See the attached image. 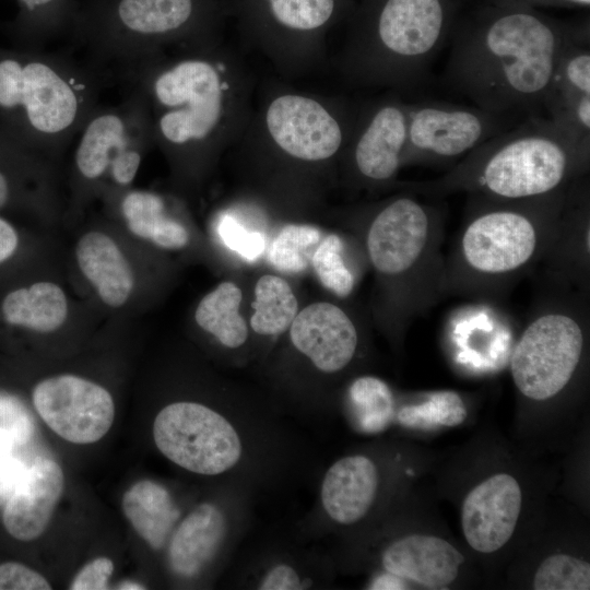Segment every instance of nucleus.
<instances>
[{"mask_svg": "<svg viewBox=\"0 0 590 590\" xmlns=\"http://www.w3.org/2000/svg\"><path fill=\"white\" fill-rule=\"evenodd\" d=\"M92 66L40 49L0 47V134L39 155L69 144L98 104Z\"/></svg>", "mask_w": 590, "mask_h": 590, "instance_id": "3", "label": "nucleus"}, {"mask_svg": "<svg viewBox=\"0 0 590 590\" xmlns=\"http://www.w3.org/2000/svg\"><path fill=\"white\" fill-rule=\"evenodd\" d=\"M568 187L522 200L473 194L475 209L460 236L455 268L477 284L496 283L526 269L558 229Z\"/></svg>", "mask_w": 590, "mask_h": 590, "instance_id": "7", "label": "nucleus"}, {"mask_svg": "<svg viewBox=\"0 0 590 590\" xmlns=\"http://www.w3.org/2000/svg\"><path fill=\"white\" fill-rule=\"evenodd\" d=\"M64 488L61 467L51 459L37 458L3 504L2 524L15 540L30 542L46 530Z\"/></svg>", "mask_w": 590, "mask_h": 590, "instance_id": "22", "label": "nucleus"}, {"mask_svg": "<svg viewBox=\"0 0 590 590\" xmlns=\"http://www.w3.org/2000/svg\"><path fill=\"white\" fill-rule=\"evenodd\" d=\"M226 13L219 0H92L79 4L70 34L94 64L123 68L220 37Z\"/></svg>", "mask_w": 590, "mask_h": 590, "instance_id": "5", "label": "nucleus"}, {"mask_svg": "<svg viewBox=\"0 0 590 590\" xmlns=\"http://www.w3.org/2000/svg\"><path fill=\"white\" fill-rule=\"evenodd\" d=\"M250 327L259 335L276 337L288 330L298 312L297 298L290 284L274 274H264L255 285Z\"/></svg>", "mask_w": 590, "mask_h": 590, "instance_id": "30", "label": "nucleus"}, {"mask_svg": "<svg viewBox=\"0 0 590 590\" xmlns=\"http://www.w3.org/2000/svg\"><path fill=\"white\" fill-rule=\"evenodd\" d=\"M67 316V296L52 282L19 285L0 298V322L11 329L48 333L59 329Z\"/></svg>", "mask_w": 590, "mask_h": 590, "instance_id": "25", "label": "nucleus"}, {"mask_svg": "<svg viewBox=\"0 0 590 590\" xmlns=\"http://www.w3.org/2000/svg\"><path fill=\"white\" fill-rule=\"evenodd\" d=\"M24 439L14 430L0 426V455H12L17 444Z\"/></svg>", "mask_w": 590, "mask_h": 590, "instance_id": "42", "label": "nucleus"}, {"mask_svg": "<svg viewBox=\"0 0 590 590\" xmlns=\"http://www.w3.org/2000/svg\"><path fill=\"white\" fill-rule=\"evenodd\" d=\"M130 92L119 104H97L76 134L73 168L82 185L126 188L134 180L153 135L142 96Z\"/></svg>", "mask_w": 590, "mask_h": 590, "instance_id": "10", "label": "nucleus"}, {"mask_svg": "<svg viewBox=\"0 0 590 590\" xmlns=\"http://www.w3.org/2000/svg\"><path fill=\"white\" fill-rule=\"evenodd\" d=\"M114 571V563L108 557H97L85 564L74 576L71 590H105L109 588V579Z\"/></svg>", "mask_w": 590, "mask_h": 590, "instance_id": "39", "label": "nucleus"}, {"mask_svg": "<svg viewBox=\"0 0 590 590\" xmlns=\"http://www.w3.org/2000/svg\"><path fill=\"white\" fill-rule=\"evenodd\" d=\"M128 229L160 248L177 250L189 243L187 228L166 212L162 196L149 190H128L119 201Z\"/></svg>", "mask_w": 590, "mask_h": 590, "instance_id": "26", "label": "nucleus"}, {"mask_svg": "<svg viewBox=\"0 0 590 590\" xmlns=\"http://www.w3.org/2000/svg\"><path fill=\"white\" fill-rule=\"evenodd\" d=\"M27 467L12 455H0V505H3L21 482Z\"/></svg>", "mask_w": 590, "mask_h": 590, "instance_id": "40", "label": "nucleus"}, {"mask_svg": "<svg viewBox=\"0 0 590 590\" xmlns=\"http://www.w3.org/2000/svg\"><path fill=\"white\" fill-rule=\"evenodd\" d=\"M463 562V555L451 543L428 534L390 539L378 553L380 571L433 589L453 582Z\"/></svg>", "mask_w": 590, "mask_h": 590, "instance_id": "21", "label": "nucleus"}, {"mask_svg": "<svg viewBox=\"0 0 590 590\" xmlns=\"http://www.w3.org/2000/svg\"><path fill=\"white\" fill-rule=\"evenodd\" d=\"M550 90L571 95H590V48L588 44L571 39L565 46Z\"/></svg>", "mask_w": 590, "mask_h": 590, "instance_id": "36", "label": "nucleus"}, {"mask_svg": "<svg viewBox=\"0 0 590 590\" xmlns=\"http://www.w3.org/2000/svg\"><path fill=\"white\" fill-rule=\"evenodd\" d=\"M340 0H232L245 38L288 74L310 69L323 50Z\"/></svg>", "mask_w": 590, "mask_h": 590, "instance_id": "9", "label": "nucleus"}, {"mask_svg": "<svg viewBox=\"0 0 590 590\" xmlns=\"http://www.w3.org/2000/svg\"><path fill=\"white\" fill-rule=\"evenodd\" d=\"M75 257L81 272L107 306L118 308L127 303L134 275L110 236L96 231L84 234L76 244Z\"/></svg>", "mask_w": 590, "mask_h": 590, "instance_id": "23", "label": "nucleus"}, {"mask_svg": "<svg viewBox=\"0 0 590 590\" xmlns=\"http://www.w3.org/2000/svg\"><path fill=\"white\" fill-rule=\"evenodd\" d=\"M588 160L589 151L550 118L535 115L480 144L441 178L415 188L427 194L464 190L499 200L533 199L568 187Z\"/></svg>", "mask_w": 590, "mask_h": 590, "instance_id": "4", "label": "nucleus"}, {"mask_svg": "<svg viewBox=\"0 0 590 590\" xmlns=\"http://www.w3.org/2000/svg\"><path fill=\"white\" fill-rule=\"evenodd\" d=\"M219 233L224 244L248 261L257 260L264 250V237L251 232L234 216L225 215L219 224Z\"/></svg>", "mask_w": 590, "mask_h": 590, "instance_id": "37", "label": "nucleus"}, {"mask_svg": "<svg viewBox=\"0 0 590 590\" xmlns=\"http://www.w3.org/2000/svg\"><path fill=\"white\" fill-rule=\"evenodd\" d=\"M121 507L138 535L154 552L166 548L184 515L172 491L148 479L135 482L125 492Z\"/></svg>", "mask_w": 590, "mask_h": 590, "instance_id": "24", "label": "nucleus"}, {"mask_svg": "<svg viewBox=\"0 0 590 590\" xmlns=\"http://www.w3.org/2000/svg\"><path fill=\"white\" fill-rule=\"evenodd\" d=\"M408 137L406 103L388 96L355 119L346 144L361 179L373 184L392 180L403 165Z\"/></svg>", "mask_w": 590, "mask_h": 590, "instance_id": "18", "label": "nucleus"}, {"mask_svg": "<svg viewBox=\"0 0 590 590\" xmlns=\"http://www.w3.org/2000/svg\"><path fill=\"white\" fill-rule=\"evenodd\" d=\"M293 352L320 378L351 366L358 351V333L346 312L334 304L314 303L298 311L288 328Z\"/></svg>", "mask_w": 590, "mask_h": 590, "instance_id": "19", "label": "nucleus"}, {"mask_svg": "<svg viewBox=\"0 0 590 590\" xmlns=\"http://www.w3.org/2000/svg\"><path fill=\"white\" fill-rule=\"evenodd\" d=\"M354 121L330 101L286 91L271 95L250 125L258 137L287 157L321 163L346 148Z\"/></svg>", "mask_w": 590, "mask_h": 590, "instance_id": "12", "label": "nucleus"}, {"mask_svg": "<svg viewBox=\"0 0 590 590\" xmlns=\"http://www.w3.org/2000/svg\"><path fill=\"white\" fill-rule=\"evenodd\" d=\"M343 243L335 234L326 236L312 255V267L320 283L337 296H347L354 287L352 272L345 267Z\"/></svg>", "mask_w": 590, "mask_h": 590, "instance_id": "35", "label": "nucleus"}, {"mask_svg": "<svg viewBox=\"0 0 590 590\" xmlns=\"http://www.w3.org/2000/svg\"><path fill=\"white\" fill-rule=\"evenodd\" d=\"M445 38L441 0H378L342 47L339 68L355 85L411 88L427 76Z\"/></svg>", "mask_w": 590, "mask_h": 590, "instance_id": "6", "label": "nucleus"}, {"mask_svg": "<svg viewBox=\"0 0 590 590\" xmlns=\"http://www.w3.org/2000/svg\"><path fill=\"white\" fill-rule=\"evenodd\" d=\"M385 484L384 467L373 453L341 456L322 472L315 504L296 535L306 542L322 541L362 526L378 508Z\"/></svg>", "mask_w": 590, "mask_h": 590, "instance_id": "14", "label": "nucleus"}, {"mask_svg": "<svg viewBox=\"0 0 590 590\" xmlns=\"http://www.w3.org/2000/svg\"><path fill=\"white\" fill-rule=\"evenodd\" d=\"M567 1L587 4V5L590 3V0H567Z\"/></svg>", "mask_w": 590, "mask_h": 590, "instance_id": "45", "label": "nucleus"}, {"mask_svg": "<svg viewBox=\"0 0 590 590\" xmlns=\"http://www.w3.org/2000/svg\"><path fill=\"white\" fill-rule=\"evenodd\" d=\"M33 405L58 436L78 445L102 439L115 420V402L101 385L75 375L40 380L32 391Z\"/></svg>", "mask_w": 590, "mask_h": 590, "instance_id": "17", "label": "nucleus"}, {"mask_svg": "<svg viewBox=\"0 0 590 590\" xmlns=\"http://www.w3.org/2000/svg\"><path fill=\"white\" fill-rule=\"evenodd\" d=\"M350 413L358 429L379 433L387 428L394 414V397L386 381L374 376H361L347 388Z\"/></svg>", "mask_w": 590, "mask_h": 590, "instance_id": "31", "label": "nucleus"}, {"mask_svg": "<svg viewBox=\"0 0 590 590\" xmlns=\"http://www.w3.org/2000/svg\"><path fill=\"white\" fill-rule=\"evenodd\" d=\"M48 580L33 568L19 562L0 564V590H50Z\"/></svg>", "mask_w": 590, "mask_h": 590, "instance_id": "38", "label": "nucleus"}, {"mask_svg": "<svg viewBox=\"0 0 590 590\" xmlns=\"http://www.w3.org/2000/svg\"><path fill=\"white\" fill-rule=\"evenodd\" d=\"M21 248V234L10 221L0 215V270L15 261Z\"/></svg>", "mask_w": 590, "mask_h": 590, "instance_id": "41", "label": "nucleus"}, {"mask_svg": "<svg viewBox=\"0 0 590 590\" xmlns=\"http://www.w3.org/2000/svg\"><path fill=\"white\" fill-rule=\"evenodd\" d=\"M532 587L535 590H588L590 565L569 554H553L539 565Z\"/></svg>", "mask_w": 590, "mask_h": 590, "instance_id": "34", "label": "nucleus"}, {"mask_svg": "<svg viewBox=\"0 0 590 590\" xmlns=\"http://www.w3.org/2000/svg\"><path fill=\"white\" fill-rule=\"evenodd\" d=\"M243 294L231 281L220 283L199 302L194 319L223 347L238 350L249 337V329L239 312Z\"/></svg>", "mask_w": 590, "mask_h": 590, "instance_id": "28", "label": "nucleus"}, {"mask_svg": "<svg viewBox=\"0 0 590 590\" xmlns=\"http://www.w3.org/2000/svg\"><path fill=\"white\" fill-rule=\"evenodd\" d=\"M405 585V581L389 575L387 573L380 571L379 575L374 577L369 583V589H402Z\"/></svg>", "mask_w": 590, "mask_h": 590, "instance_id": "43", "label": "nucleus"}, {"mask_svg": "<svg viewBox=\"0 0 590 590\" xmlns=\"http://www.w3.org/2000/svg\"><path fill=\"white\" fill-rule=\"evenodd\" d=\"M143 98L153 143L180 164L200 163L243 138L252 118V81L220 37L121 68Z\"/></svg>", "mask_w": 590, "mask_h": 590, "instance_id": "1", "label": "nucleus"}, {"mask_svg": "<svg viewBox=\"0 0 590 590\" xmlns=\"http://www.w3.org/2000/svg\"><path fill=\"white\" fill-rule=\"evenodd\" d=\"M522 507V491L508 473H496L475 485L461 507V528L471 548L488 554L512 536Z\"/></svg>", "mask_w": 590, "mask_h": 590, "instance_id": "20", "label": "nucleus"}, {"mask_svg": "<svg viewBox=\"0 0 590 590\" xmlns=\"http://www.w3.org/2000/svg\"><path fill=\"white\" fill-rule=\"evenodd\" d=\"M582 323L575 312L552 309L527 324L510 358L514 385L523 397L546 401L568 386L585 351Z\"/></svg>", "mask_w": 590, "mask_h": 590, "instance_id": "13", "label": "nucleus"}, {"mask_svg": "<svg viewBox=\"0 0 590 590\" xmlns=\"http://www.w3.org/2000/svg\"><path fill=\"white\" fill-rule=\"evenodd\" d=\"M215 489L182 515L166 545L167 568L177 581L214 576L233 558L251 526L257 493L236 483H220Z\"/></svg>", "mask_w": 590, "mask_h": 590, "instance_id": "8", "label": "nucleus"}, {"mask_svg": "<svg viewBox=\"0 0 590 590\" xmlns=\"http://www.w3.org/2000/svg\"><path fill=\"white\" fill-rule=\"evenodd\" d=\"M571 39L532 13L508 12L453 42L444 79L479 108L535 116Z\"/></svg>", "mask_w": 590, "mask_h": 590, "instance_id": "2", "label": "nucleus"}, {"mask_svg": "<svg viewBox=\"0 0 590 590\" xmlns=\"http://www.w3.org/2000/svg\"><path fill=\"white\" fill-rule=\"evenodd\" d=\"M320 231L311 225H285L272 240L268 258L284 273H299L307 268L308 250L320 241Z\"/></svg>", "mask_w": 590, "mask_h": 590, "instance_id": "33", "label": "nucleus"}, {"mask_svg": "<svg viewBox=\"0 0 590 590\" xmlns=\"http://www.w3.org/2000/svg\"><path fill=\"white\" fill-rule=\"evenodd\" d=\"M15 31L20 47L39 49L57 36L71 32L79 8L75 0H17Z\"/></svg>", "mask_w": 590, "mask_h": 590, "instance_id": "29", "label": "nucleus"}, {"mask_svg": "<svg viewBox=\"0 0 590 590\" xmlns=\"http://www.w3.org/2000/svg\"><path fill=\"white\" fill-rule=\"evenodd\" d=\"M465 417L467 408L462 398L451 390L432 392L422 403L406 404L397 413L398 422L413 429L455 427Z\"/></svg>", "mask_w": 590, "mask_h": 590, "instance_id": "32", "label": "nucleus"}, {"mask_svg": "<svg viewBox=\"0 0 590 590\" xmlns=\"http://www.w3.org/2000/svg\"><path fill=\"white\" fill-rule=\"evenodd\" d=\"M335 565L329 553L295 541L268 540L249 547L232 568L234 589L306 590L331 586Z\"/></svg>", "mask_w": 590, "mask_h": 590, "instance_id": "16", "label": "nucleus"}, {"mask_svg": "<svg viewBox=\"0 0 590 590\" xmlns=\"http://www.w3.org/2000/svg\"><path fill=\"white\" fill-rule=\"evenodd\" d=\"M408 137L403 165H442L468 155L511 127L512 118L432 99L406 103Z\"/></svg>", "mask_w": 590, "mask_h": 590, "instance_id": "15", "label": "nucleus"}, {"mask_svg": "<svg viewBox=\"0 0 590 590\" xmlns=\"http://www.w3.org/2000/svg\"><path fill=\"white\" fill-rule=\"evenodd\" d=\"M118 589H132V590H138V589H145V587L141 583H137V582H129V581H125L119 585Z\"/></svg>", "mask_w": 590, "mask_h": 590, "instance_id": "44", "label": "nucleus"}, {"mask_svg": "<svg viewBox=\"0 0 590 590\" xmlns=\"http://www.w3.org/2000/svg\"><path fill=\"white\" fill-rule=\"evenodd\" d=\"M440 213L412 196L393 198L374 216L366 248L375 270L384 276L413 279L422 292L436 278Z\"/></svg>", "mask_w": 590, "mask_h": 590, "instance_id": "11", "label": "nucleus"}, {"mask_svg": "<svg viewBox=\"0 0 590 590\" xmlns=\"http://www.w3.org/2000/svg\"><path fill=\"white\" fill-rule=\"evenodd\" d=\"M39 157L0 134V212L42 196L45 170Z\"/></svg>", "mask_w": 590, "mask_h": 590, "instance_id": "27", "label": "nucleus"}]
</instances>
